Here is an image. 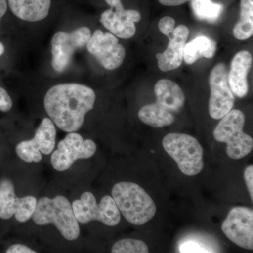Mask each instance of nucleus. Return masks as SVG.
I'll use <instances>...</instances> for the list:
<instances>
[{"mask_svg": "<svg viewBox=\"0 0 253 253\" xmlns=\"http://www.w3.org/2000/svg\"><path fill=\"white\" fill-rule=\"evenodd\" d=\"M16 154L26 163H39L42 159V155L39 150L35 149L30 140L23 141L16 146Z\"/></svg>", "mask_w": 253, "mask_h": 253, "instance_id": "nucleus-23", "label": "nucleus"}, {"mask_svg": "<svg viewBox=\"0 0 253 253\" xmlns=\"http://www.w3.org/2000/svg\"><path fill=\"white\" fill-rule=\"evenodd\" d=\"M149 251L146 243L133 239L120 240L113 245L111 249L113 253H148Z\"/></svg>", "mask_w": 253, "mask_h": 253, "instance_id": "nucleus-22", "label": "nucleus"}, {"mask_svg": "<svg viewBox=\"0 0 253 253\" xmlns=\"http://www.w3.org/2000/svg\"><path fill=\"white\" fill-rule=\"evenodd\" d=\"M33 196L17 197L14 184L9 179L0 181V218L4 220L15 216L20 223H26L33 217L37 206Z\"/></svg>", "mask_w": 253, "mask_h": 253, "instance_id": "nucleus-11", "label": "nucleus"}, {"mask_svg": "<svg viewBox=\"0 0 253 253\" xmlns=\"http://www.w3.org/2000/svg\"><path fill=\"white\" fill-rule=\"evenodd\" d=\"M244 179L246 181V186L250 196H251V201H253V165L248 166L244 171Z\"/></svg>", "mask_w": 253, "mask_h": 253, "instance_id": "nucleus-27", "label": "nucleus"}, {"mask_svg": "<svg viewBox=\"0 0 253 253\" xmlns=\"http://www.w3.org/2000/svg\"><path fill=\"white\" fill-rule=\"evenodd\" d=\"M12 106V100L7 91L0 86V111L2 112H8L11 109Z\"/></svg>", "mask_w": 253, "mask_h": 253, "instance_id": "nucleus-26", "label": "nucleus"}, {"mask_svg": "<svg viewBox=\"0 0 253 253\" xmlns=\"http://www.w3.org/2000/svg\"><path fill=\"white\" fill-rule=\"evenodd\" d=\"M221 230L228 239L239 247L253 250V210L244 206L233 208L221 224Z\"/></svg>", "mask_w": 253, "mask_h": 253, "instance_id": "nucleus-13", "label": "nucleus"}, {"mask_svg": "<svg viewBox=\"0 0 253 253\" xmlns=\"http://www.w3.org/2000/svg\"><path fill=\"white\" fill-rule=\"evenodd\" d=\"M175 24L176 22L174 18L169 17V16H166L160 20L158 28L161 33L168 36V34L174 31Z\"/></svg>", "mask_w": 253, "mask_h": 253, "instance_id": "nucleus-24", "label": "nucleus"}, {"mask_svg": "<svg viewBox=\"0 0 253 253\" xmlns=\"http://www.w3.org/2000/svg\"><path fill=\"white\" fill-rule=\"evenodd\" d=\"M32 218L38 225L54 224L68 241H75L79 237V222L75 217L72 205L65 196L59 195L54 199L41 198L37 202Z\"/></svg>", "mask_w": 253, "mask_h": 253, "instance_id": "nucleus-4", "label": "nucleus"}, {"mask_svg": "<svg viewBox=\"0 0 253 253\" xmlns=\"http://www.w3.org/2000/svg\"><path fill=\"white\" fill-rule=\"evenodd\" d=\"M86 48L105 69L110 71L119 68L126 57V49L119 44L118 38L112 33L99 30L91 36Z\"/></svg>", "mask_w": 253, "mask_h": 253, "instance_id": "nucleus-12", "label": "nucleus"}, {"mask_svg": "<svg viewBox=\"0 0 253 253\" xmlns=\"http://www.w3.org/2000/svg\"><path fill=\"white\" fill-rule=\"evenodd\" d=\"M165 151L186 176L197 175L204 167V149L194 136L170 133L163 140Z\"/></svg>", "mask_w": 253, "mask_h": 253, "instance_id": "nucleus-6", "label": "nucleus"}, {"mask_svg": "<svg viewBox=\"0 0 253 253\" xmlns=\"http://www.w3.org/2000/svg\"><path fill=\"white\" fill-rule=\"evenodd\" d=\"M195 17L200 21L214 23L222 13L223 5L213 3L211 0H191Z\"/></svg>", "mask_w": 253, "mask_h": 253, "instance_id": "nucleus-21", "label": "nucleus"}, {"mask_svg": "<svg viewBox=\"0 0 253 253\" xmlns=\"http://www.w3.org/2000/svg\"><path fill=\"white\" fill-rule=\"evenodd\" d=\"M180 253H209L202 245L194 241H187L179 247Z\"/></svg>", "mask_w": 253, "mask_h": 253, "instance_id": "nucleus-25", "label": "nucleus"}, {"mask_svg": "<svg viewBox=\"0 0 253 253\" xmlns=\"http://www.w3.org/2000/svg\"><path fill=\"white\" fill-rule=\"evenodd\" d=\"M211 97L209 113L214 120L221 119L234 107L235 97L228 83V70L226 65H216L210 75Z\"/></svg>", "mask_w": 253, "mask_h": 253, "instance_id": "nucleus-10", "label": "nucleus"}, {"mask_svg": "<svg viewBox=\"0 0 253 253\" xmlns=\"http://www.w3.org/2000/svg\"><path fill=\"white\" fill-rule=\"evenodd\" d=\"M7 11V2L6 0H0V26H1V18Z\"/></svg>", "mask_w": 253, "mask_h": 253, "instance_id": "nucleus-30", "label": "nucleus"}, {"mask_svg": "<svg viewBox=\"0 0 253 253\" xmlns=\"http://www.w3.org/2000/svg\"><path fill=\"white\" fill-rule=\"evenodd\" d=\"M13 14L28 22H37L48 16L51 0H8Z\"/></svg>", "mask_w": 253, "mask_h": 253, "instance_id": "nucleus-17", "label": "nucleus"}, {"mask_svg": "<svg viewBox=\"0 0 253 253\" xmlns=\"http://www.w3.org/2000/svg\"><path fill=\"white\" fill-rule=\"evenodd\" d=\"M96 94L89 86L66 83L52 86L44 100L50 119L66 132L79 130L86 113L94 108Z\"/></svg>", "mask_w": 253, "mask_h": 253, "instance_id": "nucleus-1", "label": "nucleus"}, {"mask_svg": "<svg viewBox=\"0 0 253 253\" xmlns=\"http://www.w3.org/2000/svg\"><path fill=\"white\" fill-rule=\"evenodd\" d=\"M217 49L215 41L208 36H200L185 44L183 59L187 64L191 65L197 60L204 57L212 59Z\"/></svg>", "mask_w": 253, "mask_h": 253, "instance_id": "nucleus-18", "label": "nucleus"}, {"mask_svg": "<svg viewBox=\"0 0 253 253\" xmlns=\"http://www.w3.org/2000/svg\"><path fill=\"white\" fill-rule=\"evenodd\" d=\"M156 101L139 110L141 122L155 128L171 126L176 113L184 107L185 96L179 84L170 80L162 79L155 84Z\"/></svg>", "mask_w": 253, "mask_h": 253, "instance_id": "nucleus-2", "label": "nucleus"}, {"mask_svg": "<svg viewBox=\"0 0 253 253\" xmlns=\"http://www.w3.org/2000/svg\"><path fill=\"white\" fill-rule=\"evenodd\" d=\"M72 207L75 217L81 224L98 221L106 226H115L121 221V212L111 196H104L97 204L94 194L86 191L81 199L73 201Z\"/></svg>", "mask_w": 253, "mask_h": 253, "instance_id": "nucleus-7", "label": "nucleus"}, {"mask_svg": "<svg viewBox=\"0 0 253 253\" xmlns=\"http://www.w3.org/2000/svg\"><path fill=\"white\" fill-rule=\"evenodd\" d=\"M4 46L3 45L2 43L0 42V56L4 53Z\"/></svg>", "mask_w": 253, "mask_h": 253, "instance_id": "nucleus-31", "label": "nucleus"}, {"mask_svg": "<svg viewBox=\"0 0 253 253\" xmlns=\"http://www.w3.org/2000/svg\"><path fill=\"white\" fill-rule=\"evenodd\" d=\"M56 131L54 123L49 118H44L38 126L34 138L30 140L35 149L42 154L49 155L52 153L56 144Z\"/></svg>", "mask_w": 253, "mask_h": 253, "instance_id": "nucleus-19", "label": "nucleus"}, {"mask_svg": "<svg viewBox=\"0 0 253 253\" xmlns=\"http://www.w3.org/2000/svg\"><path fill=\"white\" fill-rule=\"evenodd\" d=\"M190 1L191 0H158L161 4L166 6H180Z\"/></svg>", "mask_w": 253, "mask_h": 253, "instance_id": "nucleus-29", "label": "nucleus"}, {"mask_svg": "<svg viewBox=\"0 0 253 253\" xmlns=\"http://www.w3.org/2000/svg\"><path fill=\"white\" fill-rule=\"evenodd\" d=\"M189 35V28L186 26H178L168 35L169 44L162 54H157L158 66L163 72L172 71L181 66L183 61L184 46Z\"/></svg>", "mask_w": 253, "mask_h": 253, "instance_id": "nucleus-15", "label": "nucleus"}, {"mask_svg": "<svg viewBox=\"0 0 253 253\" xmlns=\"http://www.w3.org/2000/svg\"><path fill=\"white\" fill-rule=\"evenodd\" d=\"M91 31L81 27L71 33L59 31L51 40V65L55 71L62 73L69 66L76 50L86 46L91 38Z\"/></svg>", "mask_w": 253, "mask_h": 253, "instance_id": "nucleus-8", "label": "nucleus"}, {"mask_svg": "<svg viewBox=\"0 0 253 253\" xmlns=\"http://www.w3.org/2000/svg\"><path fill=\"white\" fill-rule=\"evenodd\" d=\"M96 151V145L91 139L84 140L81 134L69 132L58 144L53 153L51 163L58 172L67 170L78 159L92 157Z\"/></svg>", "mask_w": 253, "mask_h": 253, "instance_id": "nucleus-9", "label": "nucleus"}, {"mask_svg": "<svg viewBox=\"0 0 253 253\" xmlns=\"http://www.w3.org/2000/svg\"><path fill=\"white\" fill-rule=\"evenodd\" d=\"M6 253H36V251H33L25 245L14 244L10 246L6 250Z\"/></svg>", "mask_w": 253, "mask_h": 253, "instance_id": "nucleus-28", "label": "nucleus"}, {"mask_svg": "<svg viewBox=\"0 0 253 253\" xmlns=\"http://www.w3.org/2000/svg\"><path fill=\"white\" fill-rule=\"evenodd\" d=\"M105 1L111 9L101 14L100 22L114 36L123 39L134 36L136 31L135 23L141 19L140 13L136 10L125 9L121 0Z\"/></svg>", "mask_w": 253, "mask_h": 253, "instance_id": "nucleus-14", "label": "nucleus"}, {"mask_svg": "<svg viewBox=\"0 0 253 253\" xmlns=\"http://www.w3.org/2000/svg\"><path fill=\"white\" fill-rule=\"evenodd\" d=\"M111 194L120 212L131 224L143 225L156 215L154 200L135 183H117L113 186Z\"/></svg>", "mask_w": 253, "mask_h": 253, "instance_id": "nucleus-3", "label": "nucleus"}, {"mask_svg": "<svg viewBox=\"0 0 253 253\" xmlns=\"http://www.w3.org/2000/svg\"><path fill=\"white\" fill-rule=\"evenodd\" d=\"M241 13L239 22L233 33L236 39L245 41L253 34V0H241Z\"/></svg>", "mask_w": 253, "mask_h": 253, "instance_id": "nucleus-20", "label": "nucleus"}, {"mask_svg": "<svg viewBox=\"0 0 253 253\" xmlns=\"http://www.w3.org/2000/svg\"><path fill=\"white\" fill-rule=\"evenodd\" d=\"M221 121L213 135L218 142L225 143L226 154L231 159L239 160L246 157L253 148V138L244 131V113L238 109H231Z\"/></svg>", "mask_w": 253, "mask_h": 253, "instance_id": "nucleus-5", "label": "nucleus"}, {"mask_svg": "<svg viewBox=\"0 0 253 253\" xmlns=\"http://www.w3.org/2000/svg\"><path fill=\"white\" fill-rule=\"evenodd\" d=\"M253 65V56L248 51H241L233 58L230 71L228 73V83L231 91L239 98L249 92L248 75Z\"/></svg>", "mask_w": 253, "mask_h": 253, "instance_id": "nucleus-16", "label": "nucleus"}]
</instances>
